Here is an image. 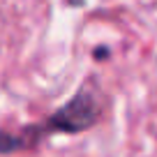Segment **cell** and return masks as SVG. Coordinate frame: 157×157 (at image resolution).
Wrapping results in <instances>:
<instances>
[{"mask_svg": "<svg viewBox=\"0 0 157 157\" xmlns=\"http://www.w3.org/2000/svg\"><path fill=\"white\" fill-rule=\"evenodd\" d=\"M99 116V106L97 99L93 97L90 90H78L65 106H60L53 116L46 120V129L53 132H67V134H76L88 129L90 125H95Z\"/></svg>", "mask_w": 157, "mask_h": 157, "instance_id": "1", "label": "cell"}, {"mask_svg": "<svg viewBox=\"0 0 157 157\" xmlns=\"http://www.w3.org/2000/svg\"><path fill=\"white\" fill-rule=\"evenodd\" d=\"M35 143L30 139V134H7V132H0V152L5 155V152H14V150H21V148L30 146Z\"/></svg>", "mask_w": 157, "mask_h": 157, "instance_id": "2", "label": "cell"}]
</instances>
